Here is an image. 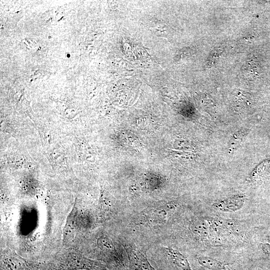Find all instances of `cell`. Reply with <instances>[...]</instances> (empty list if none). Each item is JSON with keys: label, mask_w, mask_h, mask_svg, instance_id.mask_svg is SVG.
<instances>
[{"label": "cell", "mask_w": 270, "mask_h": 270, "mask_svg": "<svg viewBox=\"0 0 270 270\" xmlns=\"http://www.w3.org/2000/svg\"><path fill=\"white\" fill-rule=\"evenodd\" d=\"M51 270H106L102 262L94 260L74 251L62 254L52 264Z\"/></svg>", "instance_id": "1"}, {"label": "cell", "mask_w": 270, "mask_h": 270, "mask_svg": "<svg viewBox=\"0 0 270 270\" xmlns=\"http://www.w3.org/2000/svg\"><path fill=\"white\" fill-rule=\"evenodd\" d=\"M124 247L130 270H156L150 263L146 254L135 245L126 244Z\"/></svg>", "instance_id": "2"}, {"label": "cell", "mask_w": 270, "mask_h": 270, "mask_svg": "<svg viewBox=\"0 0 270 270\" xmlns=\"http://www.w3.org/2000/svg\"><path fill=\"white\" fill-rule=\"evenodd\" d=\"M245 198L243 196L236 195L215 202L212 207L216 210L224 212H236L241 209L244 203Z\"/></svg>", "instance_id": "3"}, {"label": "cell", "mask_w": 270, "mask_h": 270, "mask_svg": "<svg viewBox=\"0 0 270 270\" xmlns=\"http://www.w3.org/2000/svg\"><path fill=\"white\" fill-rule=\"evenodd\" d=\"M169 262L180 270H192L186 257L178 250L172 248H166Z\"/></svg>", "instance_id": "4"}, {"label": "cell", "mask_w": 270, "mask_h": 270, "mask_svg": "<svg viewBox=\"0 0 270 270\" xmlns=\"http://www.w3.org/2000/svg\"><path fill=\"white\" fill-rule=\"evenodd\" d=\"M77 213V208L74 204L67 217L63 230V244H66L67 242H70L74 238Z\"/></svg>", "instance_id": "5"}, {"label": "cell", "mask_w": 270, "mask_h": 270, "mask_svg": "<svg viewBox=\"0 0 270 270\" xmlns=\"http://www.w3.org/2000/svg\"><path fill=\"white\" fill-rule=\"evenodd\" d=\"M197 261L200 266L210 270H225L227 266L224 262L206 256L198 257Z\"/></svg>", "instance_id": "6"}, {"label": "cell", "mask_w": 270, "mask_h": 270, "mask_svg": "<svg viewBox=\"0 0 270 270\" xmlns=\"http://www.w3.org/2000/svg\"><path fill=\"white\" fill-rule=\"evenodd\" d=\"M154 208L149 210L148 211V214L153 220L161 221L166 218L168 211L171 212L174 209L175 206L172 204H168L164 206H156Z\"/></svg>", "instance_id": "7"}, {"label": "cell", "mask_w": 270, "mask_h": 270, "mask_svg": "<svg viewBox=\"0 0 270 270\" xmlns=\"http://www.w3.org/2000/svg\"><path fill=\"white\" fill-rule=\"evenodd\" d=\"M270 168V158L263 161L259 164L250 173V177L252 180H260L266 174Z\"/></svg>", "instance_id": "8"}, {"label": "cell", "mask_w": 270, "mask_h": 270, "mask_svg": "<svg viewBox=\"0 0 270 270\" xmlns=\"http://www.w3.org/2000/svg\"><path fill=\"white\" fill-rule=\"evenodd\" d=\"M192 230L194 234L200 238H206L208 235L206 226L203 222L198 221L193 224Z\"/></svg>", "instance_id": "9"}, {"label": "cell", "mask_w": 270, "mask_h": 270, "mask_svg": "<svg viewBox=\"0 0 270 270\" xmlns=\"http://www.w3.org/2000/svg\"><path fill=\"white\" fill-rule=\"evenodd\" d=\"M98 244L99 246L106 250H114L113 244L110 240L107 238H104L102 236L98 240Z\"/></svg>", "instance_id": "10"}, {"label": "cell", "mask_w": 270, "mask_h": 270, "mask_svg": "<svg viewBox=\"0 0 270 270\" xmlns=\"http://www.w3.org/2000/svg\"><path fill=\"white\" fill-rule=\"evenodd\" d=\"M261 248L264 252L270 256V244H261Z\"/></svg>", "instance_id": "11"}, {"label": "cell", "mask_w": 270, "mask_h": 270, "mask_svg": "<svg viewBox=\"0 0 270 270\" xmlns=\"http://www.w3.org/2000/svg\"><path fill=\"white\" fill-rule=\"evenodd\" d=\"M268 240L270 242V238H269Z\"/></svg>", "instance_id": "12"}]
</instances>
